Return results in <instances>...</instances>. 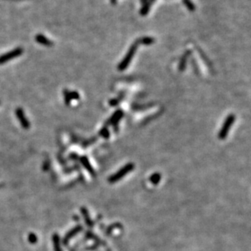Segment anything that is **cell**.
<instances>
[{"label": "cell", "mask_w": 251, "mask_h": 251, "mask_svg": "<svg viewBox=\"0 0 251 251\" xmlns=\"http://www.w3.org/2000/svg\"><path fill=\"white\" fill-rule=\"evenodd\" d=\"M81 214L83 215V216L84 217V221H85V223H86V224L88 225V226H89V227H92V221L91 220H90V218H89V213H88V211H87V210L85 209V208H81Z\"/></svg>", "instance_id": "52a82bcc"}, {"label": "cell", "mask_w": 251, "mask_h": 251, "mask_svg": "<svg viewBox=\"0 0 251 251\" xmlns=\"http://www.w3.org/2000/svg\"><path fill=\"white\" fill-rule=\"evenodd\" d=\"M234 122H235V116L233 114L229 115V116L226 118L225 122H224V124H223L222 128H221V130H220V135H219L220 139H224V138L227 137L230 128H231V127L232 126V124L234 123Z\"/></svg>", "instance_id": "7a4b0ae2"}, {"label": "cell", "mask_w": 251, "mask_h": 251, "mask_svg": "<svg viewBox=\"0 0 251 251\" xmlns=\"http://www.w3.org/2000/svg\"><path fill=\"white\" fill-rule=\"evenodd\" d=\"M133 167H134V166H133V164H127V165L124 166L123 168L120 169L117 173L114 174L113 175H111L109 178V182L110 183H116V182H117V181H119L120 179L123 178L124 176H125L127 174L129 173L133 170Z\"/></svg>", "instance_id": "6da1fadb"}, {"label": "cell", "mask_w": 251, "mask_h": 251, "mask_svg": "<svg viewBox=\"0 0 251 251\" xmlns=\"http://www.w3.org/2000/svg\"><path fill=\"white\" fill-rule=\"evenodd\" d=\"M82 227L81 226V225H78V226H77V227H73V229L70 230L69 232L67 233V234L65 235V237H64V238H63V243L64 245H67L69 242V241H70L72 238H73L74 236H76V235H77L79 232L82 230Z\"/></svg>", "instance_id": "277c9868"}, {"label": "cell", "mask_w": 251, "mask_h": 251, "mask_svg": "<svg viewBox=\"0 0 251 251\" xmlns=\"http://www.w3.org/2000/svg\"><path fill=\"white\" fill-rule=\"evenodd\" d=\"M52 241H53V245L55 251H62L60 247V240H59V237L58 234L53 235Z\"/></svg>", "instance_id": "5b68a950"}, {"label": "cell", "mask_w": 251, "mask_h": 251, "mask_svg": "<svg viewBox=\"0 0 251 251\" xmlns=\"http://www.w3.org/2000/svg\"><path fill=\"white\" fill-rule=\"evenodd\" d=\"M160 177H161V176H160V174H155V175H153L150 177V181H151L153 183H158L160 180Z\"/></svg>", "instance_id": "9c48e42d"}, {"label": "cell", "mask_w": 251, "mask_h": 251, "mask_svg": "<svg viewBox=\"0 0 251 251\" xmlns=\"http://www.w3.org/2000/svg\"><path fill=\"white\" fill-rule=\"evenodd\" d=\"M81 163H82L84 168L86 169L87 171H89L91 175H94V170L92 168L91 165H90V163H89V161H88V159H87L85 157H82L81 158Z\"/></svg>", "instance_id": "8992f818"}, {"label": "cell", "mask_w": 251, "mask_h": 251, "mask_svg": "<svg viewBox=\"0 0 251 251\" xmlns=\"http://www.w3.org/2000/svg\"><path fill=\"white\" fill-rule=\"evenodd\" d=\"M28 241H29V242H30L31 244H35V243L38 242V237H37L34 233L31 232V233H29V236H28Z\"/></svg>", "instance_id": "ba28073f"}, {"label": "cell", "mask_w": 251, "mask_h": 251, "mask_svg": "<svg viewBox=\"0 0 251 251\" xmlns=\"http://www.w3.org/2000/svg\"><path fill=\"white\" fill-rule=\"evenodd\" d=\"M15 113H16V117L19 120L20 123L21 124L22 127L24 129H29V127H30V123H29V122L27 119V117H25L24 112L23 111V109H20V108H18L15 111Z\"/></svg>", "instance_id": "3957f363"}, {"label": "cell", "mask_w": 251, "mask_h": 251, "mask_svg": "<svg viewBox=\"0 0 251 251\" xmlns=\"http://www.w3.org/2000/svg\"><path fill=\"white\" fill-rule=\"evenodd\" d=\"M2 186H3V185H2V184H0V188H2Z\"/></svg>", "instance_id": "30bf717a"}]
</instances>
